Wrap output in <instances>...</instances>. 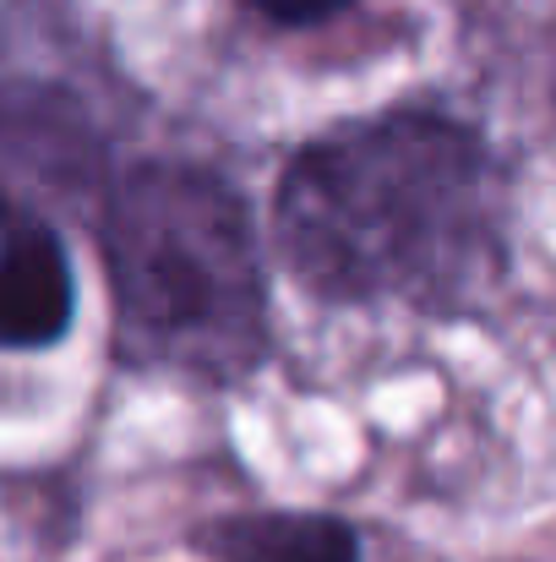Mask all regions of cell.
<instances>
[{
    "instance_id": "1",
    "label": "cell",
    "mask_w": 556,
    "mask_h": 562,
    "mask_svg": "<svg viewBox=\"0 0 556 562\" xmlns=\"http://www.w3.org/2000/svg\"><path fill=\"white\" fill-rule=\"evenodd\" d=\"M290 273L322 301H442L491 251L486 148L469 126L398 110L306 143L273 196Z\"/></svg>"
},
{
    "instance_id": "2",
    "label": "cell",
    "mask_w": 556,
    "mask_h": 562,
    "mask_svg": "<svg viewBox=\"0 0 556 562\" xmlns=\"http://www.w3.org/2000/svg\"><path fill=\"white\" fill-rule=\"evenodd\" d=\"M115 356L143 372L235 382L268 350V290L240 191L148 159L104 196Z\"/></svg>"
},
{
    "instance_id": "3",
    "label": "cell",
    "mask_w": 556,
    "mask_h": 562,
    "mask_svg": "<svg viewBox=\"0 0 556 562\" xmlns=\"http://www.w3.org/2000/svg\"><path fill=\"white\" fill-rule=\"evenodd\" d=\"M110 196V154L60 82L0 77V224L88 218Z\"/></svg>"
},
{
    "instance_id": "4",
    "label": "cell",
    "mask_w": 556,
    "mask_h": 562,
    "mask_svg": "<svg viewBox=\"0 0 556 562\" xmlns=\"http://www.w3.org/2000/svg\"><path fill=\"white\" fill-rule=\"evenodd\" d=\"M77 312L71 257L49 224H0V350H49Z\"/></svg>"
},
{
    "instance_id": "5",
    "label": "cell",
    "mask_w": 556,
    "mask_h": 562,
    "mask_svg": "<svg viewBox=\"0 0 556 562\" xmlns=\"http://www.w3.org/2000/svg\"><path fill=\"white\" fill-rule=\"evenodd\" d=\"M196 541L218 562H361V536L333 514H235Z\"/></svg>"
},
{
    "instance_id": "6",
    "label": "cell",
    "mask_w": 556,
    "mask_h": 562,
    "mask_svg": "<svg viewBox=\"0 0 556 562\" xmlns=\"http://www.w3.org/2000/svg\"><path fill=\"white\" fill-rule=\"evenodd\" d=\"M268 22H279V27H317V22H328L333 11H344L350 0H251Z\"/></svg>"
}]
</instances>
